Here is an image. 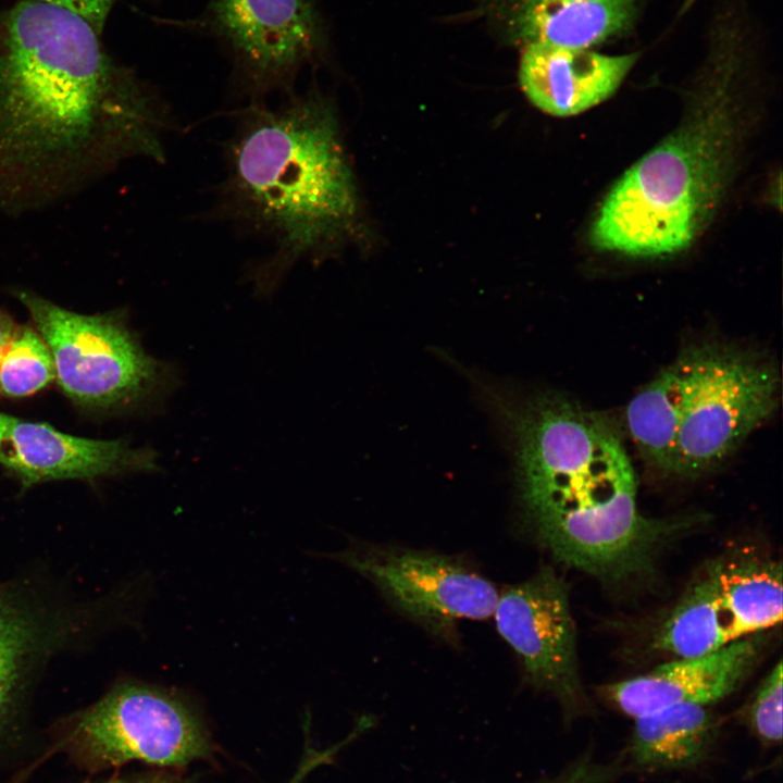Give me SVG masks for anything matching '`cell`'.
<instances>
[{
    "label": "cell",
    "mask_w": 783,
    "mask_h": 783,
    "mask_svg": "<svg viewBox=\"0 0 783 783\" xmlns=\"http://www.w3.org/2000/svg\"><path fill=\"white\" fill-rule=\"evenodd\" d=\"M53 378L52 355L40 334L29 327H17L0 357V395L26 397Z\"/></svg>",
    "instance_id": "obj_19"
},
{
    "label": "cell",
    "mask_w": 783,
    "mask_h": 783,
    "mask_svg": "<svg viewBox=\"0 0 783 783\" xmlns=\"http://www.w3.org/2000/svg\"><path fill=\"white\" fill-rule=\"evenodd\" d=\"M636 59V53L604 55L587 49L530 44L521 57L519 80L539 110L570 116L608 99Z\"/></svg>",
    "instance_id": "obj_14"
},
{
    "label": "cell",
    "mask_w": 783,
    "mask_h": 783,
    "mask_svg": "<svg viewBox=\"0 0 783 783\" xmlns=\"http://www.w3.org/2000/svg\"><path fill=\"white\" fill-rule=\"evenodd\" d=\"M98 37L36 0L0 16V211L51 206L132 158L163 160L162 107Z\"/></svg>",
    "instance_id": "obj_1"
},
{
    "label": "cell",
    "mask_w": 783,
    "mask_h": 783,
    "mask_svg": "<svg viewBox=\"0 0 783 783\" xmlns=\"http://www.w3.org/2000/svg\"><path fill=\"white\" fill-rule=\"evenodd\" d=\"M0 462L25 486L46 481L95 478L158 469L157 455L122 439H91L62 433L46 423L14 419Z\"/></svg>",
    "instance_id": "obj_13"
},
{
    "label": "cell",
    "mask_w": 783,
    "mask_h": 783,
    "mask_svg": "<svg viewBox=\"0 0 783 783\" xmlns=\"http://www.w3.org/2000/svg\"><path fill=\"white\" fill-rule=\"evenodd\" d=\"M338 559L373 582L401 611L433 630L458 619H486L498 601L492 582L443 555L351 548Z\"/></svg>",
    "instance_id": "obj_11"
},
{
    "label": "cell",
    "mask_w": 783,
    "mask_h": 783,
    "mask_svg": "<svg viewBox=\"0 0 783 783\" xmlns=\"http://www.w3.org/2000/svg\"><path fill=\"white\" fill-rule=\"evenodd\" d=\"M626 767L620 754L610 760H600L588 748L557 774L538 783H613L629 774Z\"/></svg>",
    "instance_id": "obj_21"
},
{
    "label": "cell",
    "mask_w": 783,
    "mask_h": 783,
    "mask_svg": "<svg viewBox=\"0 0 783 783\" xmlns=\"http://www.w3.org/2000/svg\"><path fill=\"white\" fill-rule=\"evenodd\" d=\"M782 663L779 661L743 713L749 730L766 745L782 742Z\"/></svg>",
    "instance_id": "obj_20"
},
{
    "label": "cell",
    "mask_w": 783,
    "mask_h": 783,
    "mask_svg": "<svg viewBox=\"0 0 783 783\" xmlns=\"http://www.w3.org/2000/svg\"><path fill=\"white\" fill-rule=\"evenodd\" d=\"M100 783H191L167 770L125 779H111Z\"/></svg>",
    "instance_id": "obj_24"
},
{
    "label": "cell",
    "mask_w": 783,
    "mask_h": 783,
    "mask_svg": "<svg viewBox=\"0 0 783 783\" xmlns=\"http://www.w3.org/2000/svg\"><path fill=\"white\" fill-rule=\"evenodd\" d=\"M16 326L9 314L0 311V357L13 337Z\"/></svg>",
    "instance_id": "obj_25"
},
{
    "label": "cell",
    "mask_w": 783,
    "mask_h": 783,
    "mask_svg": "<svg viewBox=\"0 0 783 783\" xmlns=\"http://www.w3.org/2000/svg\"><path fill=\"white\" fill-rule=\"evenodd\" d=\"M0 587V747L13 733L33 662L46 644L42 617Z\"/></svg>",
    "instance_id": "obj_18"
},
{
    "label": "cell",
    "mask_w": 783,
    "mask_h": 783,
    "mask_svg": "<svg viewBox=\"0 0 783 783\" xmlns=\"http://www.w3.org/2000/svg\"><path fill=\"white\" fill-rule=\"evenodd\" d=\"M638 0H514L505 12L514 40L587 49L624 33Z\"/></svg>",
    "instance_id": "obj_15"
},
{
    "label": "cell",
    "mask_w": 783,
    "mask_h": 783,
    "mask_svg": "<svg viewBox=\"0 0 783 783\" xmlns=\"http://www.w3.org/2000/svg\"><path fill=\"white\" fill-rule=\"evenodd\" d=\"M60 742L70 757L92 771L132 761L167 770L213 755L204 723L184 698L139 682L114 686L74 716Z\"/></svg>",
    "instance_id": "obj_7"
},
{
    "label": "cell",
    "mask_w": 783,
    "mask_h": 783,
    "mask_svg": "<svg viewBox=\"0 0 783 783\" xmlns=\"http://www.w3.org/2000/svg\"><path fill=\"white\" fill-rule=\"evenodd\" d=\"M519 489L537 538L554 557L609 585L650 576L661 548L695 522L639 511L635 471L621 438L586 471Z\"/></svg>",
    "instance_id": "obj_4"
},
{
    "label": "cell",
    "mask_w": 783,
    "mask_h": 783,
    "mask_svg": "<svg viewBox=\"0 0 783 783\" xmlns=\"http://www.w3.org/2000/svg\"><path fill=\"white\" fill-rule=\"evenodd\" d=\"M15 418L0 412V451Z\"/></svg>",
    "instance_id": "obj_26"
},
{
    "label": "cell",
    "mask_w": 783,
    "mask_h": 783,
    "mask_svg": "<svg viewBox=\"0 0 783 783\" xmlns=\"http://www.w3.org/2000/svg\"><path fill=\"white\" fill-rule=\"evenodd\" d=\"M228 148L225 197L241 221L269 235L273 254L253 274L271 293L296 262L349 235L356 191L331 103L316 90L276 110L252 109Z\"/></svg>",
    "instance_id": "obj_2"
},
{
    "label": "cell",
    "mask_w": 783,
    "mask_h": 783,
    "mask_svg": "<svg viewBox=\"0 0 783 783\" xmlns=\"http://www.w3.org/2000/svg\"><path fill=\"white\" fill-rule=\"evenodd\" d=\"M15 296L50 349L59 385L77 405L99 410L151 407L174 388L173 366L145 351L121 313L80 314L29 290Z\"/></svg>",
    "instance_id": "obj_5"
},
{
    "label": "cell",
    "mask_w": 783,
    "mask_h": 783,
    "mask_svg": "<svg viewBox=\"0 0 783 783\" xmlns=\"http://www.w3.org/2000/svg\"><path fill=\"white\" fill-rule=\"evenodd\" d=\"M782 567L753 555L712 560L657 630L656 649L678 658L717 650L782 620Z\"/></svg>",
    "instance_id": "obj_8"
},
{
    "label": "cell",
    "mask_w": 783,
    "mask_h": 783,
    "mask_svg": "<svg viewBox=\"0 0 783 783\" xmlns=\"http://www.w3.org/2000/svg\"><path fill=\"white\" fill-rule=\"evenodd\" d=\"M719 78L701 114L646 153L611 188L592 226L598 250L654 258L693 243L718 201L728 167L731 128Z\"/></svg>",
    "instance_id": "obj_3"
},
{
    "label": "cell",
    "mask_w": 783,
    "mask_h": 783,
    "mask_svg": "<svg viewBox=\"0 0 783 783\" xmlns=\"http://www.w3.org/2000/svg\"><path fill=\"white\" fill-rule=\"evenodd\" d=\"M497 630L522 661L526 679L554 696L564 720L593 713L579 674L576 633L566 582L550 567L498 597Z\"/></svg>",
    "instance_id": "obj_9"
},
{
    "label": "cell",
    "mask_w": 783,
    "mask_h": 783,
    "mask_svg": "<svg viewBox=\"0 0 783 783\" xmlns=\"http://www.w3.org/2000/svg\"><path fill=\"white\" fill-rule=\"evenodd\" d=\"M203 22L258 94L288 88L326 46L322 18L310 0H210Z\"/></svg>",
    "instance_id": "obj_10"
},
{
    "label": "cell",
    "mask_w": 783,
    "mask_h": 783,
    "mask_svg": "<svg viewBox=\"0 0 783 783\" xmlns=\"http://www.w3.org/2000/svg\"><path fill=\"white\" fill-rule=\"evenodd\" d=\"M686 359L683 351L630 401L625 410L629 434L641 456L662 472H674L682 420Z\"/></svg>",
    "instance_id": "obj_17"
},
{
    "label": "cell",
    "mask_w": 783,
    "mask_h": 783,
    "mask_svg": "<svg viewBox=\"0 0 783 783\" xmlns=\"http://www.w3.org/2000/svg\"><path fill=\"white\" fill-rule=\"evenodd\" d=\"M620 753L631 772L694 770L713 755L722 721L709 706L674 705L634 719Z\"/></svg>",
    "instance_id": "obj_16"
},
{
    "label": "cell",
    "mask_w": 783,
    "mask_h": 783,
    "mask_svg": "<svg viewBox=\"0 0 783 783\" xmlns=\"http://www.w3.org/2000/svg\"><path fill=\"white\" fill-rule=\"evenodd\" d=\"M67 10L89 23L100 35L104 22L119 0H36Z\"/></svg>",
    "instance_id": "obj_22"
},
{
    "label": "cell",
    "mask_w": 783,
    "mask_h": 783,
    "mask_svg": "<svg viewBox=\"0 0 783 783\" xmlns=\"http://www.w3.org/2000/svg\"><path fill=\"white\" fill-rule=\"evenodd\" d=\"M767 639L757 633L711 652L663 663L648 673L601 687V695L633 719L663 708L710 706L734 693L759 661Z\"/></svg>",
    "instance_id": "obj_12"
},
{
    "label": "cell",
    "mask_w": 783,
    "mask_h": 783,
    "mask_svg": "<svg viewBox=\"0 0 783 783\" xmlns=\"http://www.w3.org/2000/svg\"><path fill=\"white\" fill-rule=\"evenodd\" d=\"M685 390L673 474L695 477L729 459L778 409L780 373L751 349L703 343L685 348Z\"/></svg>",
    "instance_id": "obj_6"
},
{
    "label": "cell",
    "mask_w": 783,
    "mask_h": 783,
    "mask_svg": "<svg viewBox=\"0 0 783 783\" xmlns=\"http://www.w3.org/2000/svg\"><path fill=\"white\" fill-rule=\"evenodd\" d=\"M360 731V728L355 730V732L349 735L348 738H345L344 741L328 747L327 749L318 750L316 748L307 747L304 756L302 757L301 762L297 768V771L294 773L288 783H302L304 779L309 775V773L312 772L315 768L324 763H330L334 756L339 751V749L346 744H348L352 738L358 736Z\"/></svg>",
    "instance_id": "obj_23"
}]
</instances>
